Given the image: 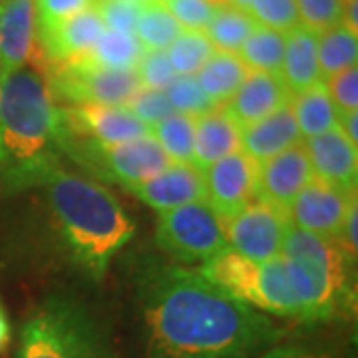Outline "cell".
<instances>
[{
	"mask_svg": "<svg viewBox=\"0 0 358 358\" xmlns=\"http://www.w3.org/2000/svg\"><path fill=\"white\" fill-rule=\"evenodd\" d=\"M140 313L145 358H255L285 334L267 315L185 267L152 271Z\"/></svg>",
	"mask_w": 358,
	"mask_h": 358,
	"instance_id": "1",
	"label": "cell"
},
{
	"mask_svg": "<svg viewBox=\"0 0 358 358\" xmlns=\"http://www.w3.org/2000/svg\"><path fill=\"white\" fill-rule=\"evenodd\" d=\"M62 138L60 108L38 56L6 72L0 88V185L6 192L40 185L58 164Z\"/></svg>",
	"mask_w": 358,
	"mask_h": 358,
	"instance_id": "2",
	"label": "cell"
},
{
	"mask_svg": "<svg viewBox=\"0 0 358 358\" xmlns=\"http://www.w3.org/2000/svg\"><path fill=\"white\" fill-rule=\"evenodd\" d=\"M68 249L92 279H102L114 259L136 235V221L114 193L98 181L52 166L40 181Z\"/></svg>",
	"mask_w": 358,
	"mask_h": 358,
	"instance_id": "3",
	"label": "cell"
},
{
	"mask_svg": "<svg viewBox=\"0 0 358 358\" xmlns=\"http://www.w3.org/2000/svg\"><path fill=\"white\" fill-rule=\"evenodd\" d=\"M197 271L221 291L263 315L303 322L336 319L307 267L293 255L279 253L271 261L257 263L225 249Z\"/></svg>",
	"mask_w": 358,
	"mask_h": 358,
	"instance_id": "4",
	"label": "cell"
},
{
	"mask_svg": "<svg viewBox=\"0 0 358 358\" xmlns=\"http://www.w3.org/2000/svg\"><path fill=\"white\" fill-rule=\"evenodd\" d=\"M16 358H115L108 336L88 308L54 294L20 331Z\"/></svg>",
	"mask_w": 358,
	"mask_h": 358,
	"instance_id": "5",
	"label": "cell"
},
{
	"mask_svg": "<svg viewBox=\"0 0 358 358\" xmlns=\"http://www.w3.org/2000/svg\"><path fill=\"white\" fill-rule=\"evenodd\" d=\"M155 241L183 265L207 263L229 249L223 221L205 203H187L159 213L155 223Z\"/></svg>",
	"mask_w": 358,
	"mask_h": 358,
	"instance_id": "6",
	"label": "cell"
},
{
	"mask_svg": "<svg viewBox=\"0 0 358 358\" xmlns=\"http://www.w3.org/2000/svg\"><path fill=\"white\" fill-rule=\"evenodd\" d=\"M62 152H68L74 159L103 178L124 185L126 189L159 176L173 164L152 134L114 145H100L86 140H62Z\"/></svg>",
	"mask_w": 358,
	"mask_h": 358,
	"instance_id": "7",
	"label": "cell"
},
{
	"mask_svg": "<svg viewBox=\"0 0 358 358\" xmlns=\"http://www.w3.org/2000/svg\"><path fill=\"white\" fill-rule=\"evenodd\" d=\"M54 100H66L72 106H122L141 90L136 70H110L78 58L60 62L48 78Z\"/></svg>",
	"mask_w": 358,
	"mask_h": 358,
	"instance_id": "8",
	"label": "cell"
},
{
	"mask_svg": "<svg viewBox=\"0 0 358 358\" xmlns=\"http://www.w3.org/2000/svg\"><path fill=\"white\" fill-rule=\"evenodd\" d=\"M229 249L257 263L279 257L289 231L287 213L277 207L253 199L235 217L223 221Z\"/></svg>",
	"mask_w": 358,
	"mask_h": 358,
	"instance_id": "9",
	"label": "cell"
},
{
	"mask_svg": "<svg viewBox=\"0 0 358 358\" xmlns=\"http://www.w3.org/2000/svg\"><path fill=\"white\" fill-rule=\"evenodd\" d=\"M60 117L64 131L62 140H86L100 145H114L152 134V129L129 114L124 106H70L60 108Z\"/></svg>",
	"mask_w": 358,
	"mask_h": 358,
	"instance_id": "10",
	"label": "cell"
},
{
	"mask_svg": "<svg viewBox=\"0 0 358 358\" xmlns=\"http://www.w3.org/2000/svg\"><path fill=\"white\" fill-rule=\"evenodd\" d=\"M257 167L241 150L219 159L201 171L205 185V203L221 221L235 217L255 199Z\"/></svg>",
	"mask_w": 358,
	"mask_h": 358,
	"instance_id": "11",
	"label": "cell"
},
{
	"mask_svg": "<svg viewBox=\"0 0 358 358\" xmlns=\"http://www.w3.org/2000/svg\"><path fill=\"white\" fill-rule=\"evenodd\" d=\"M355 199L357 193L341 192L315 178L289 205L287 219L296 229L336 239L346 211Z\"/></svg>",
	"mask_w": 358,
	"mask_h": 358,
	"instance_id": "12",
	"label": "cell"
},
{
	"mask_svg": "<svg viewBox=\"0 0 358 358\" xmlns=\"http://www.w3.org/2000/svg\"><path fill=\"white\" fill-rule=\"evenodd\" d=\"M315 179L303 141L257 167L255 199L287 213L293 199Z\"/></svg>",
	"mask_w": 358,
	"mask_h": 358,
	"instance_id": "13",
	"label": "cell"
},
{
	"mask_svg": "<svg viewBox=\"0 0 358 358\" xmlns=\"http://www.w3.org/2000/svg\"><path fill=\"white\" fill-rule=\"evenodd\" d=\"M315 178L345 193H357L358 148L341 126L303 141Z\"/></svg>",
	"mask_w": 358,
	"mask_h": 358,
	"instance_id": "14",
	"label": "cell"
},
{
	"mask_svg": "<svg viewBox=\"0 0 358 358\" xmlns=\"http://www.w3.org/2000/svg\"><path fill=\"white\" fill-rule=\"evenodd\" d=\"M140 201L150 205L157 213L181 205L205 201V185L201 171L187 164H171L159 176L128 187Z\"/></svg>",
	"mask_w": 358,
	"mask_h": 358,
	"instance_id": "15",
	"label": "cell"
},
{
	"mask_svg": "<svg viewBox=\"0 0 358 358\" xmlns=\"http://www.w3.org/2000/svg\"><path fill=\"white\" fill-rule=\"evenodd\" d=\"M103 32L106 26L94 6L66 18L60 24L36 30L42 50L56 64L90 56Z\"/></svg>",
	"mask_w": 358,
	"mask_h": 358,
	"instance_id": "16",
	"label": "cell"
},
{
	"mask_svg": "<svg viewBox=\"0 0 358 358\" xmlns=\"http://www.w3.org/2000/svg\"><path fill=\"white\" fill-rule=\"evenodd\" d=\"M291 98L293 94L289 92L281 74L249 70L241 88L231 98L225 110L235 120V124L243 129L281 110L282 106H289Z\"/></svg>",
	"mask_w": 358,
	"mask_h": 358,
	"instance_id": "17",
	"label": "cell"
},
{
	"mask_svg": "<svg viewBox=\"0 0 358 358\" xmlns=\"http://www.w3.org/2000/svg\"><path fill=\"white\" fill-rule=\"evenodd\" d=\"M36 58L34 0L0 2V66L10 72Z\"/></svg>",
	"mask_w": 358,
	"mask_h": 358,
	"instance_id": "18",
	"label": "cell"
},
{
	"mask_svg": "<svg viewBox=\"0 0 358 358\" xmlns=\"http://www.w3.org/2000/svg\"><path fill=\"white\" fill-rule=\"evenodd\" d=\"M301 141L291 103L241 129V152L255 164H263Z\"/></svg>",
	"mask_w": 358,
	"mask_h": 358,
	"instance_id": "19",
	"label": "cell"
},
{
	"mask_svg": "<svg viewBox=\"0 0 358 358\" xmlns=\"http://www.w3.org/2000/svg\"><path fill=\"white\" fill-rule=\"evenodd\" d=\"M319 34L303 24L285 32L281 76L291 94H301L322 82L319 68Z\"/></svg>",
	"mask_w": 358,
	"mask_h": 358,
	"instance_id": "20",
	"label": "cell"
},
{
	"mask_svg": "<svg viewBox=\"0 0 358 358\" xmlns=\"http://www.w3.org/2000/svg\"><path fill=\"white\" fill-rule=\"evenodd\" d=\"M239 150L241 128L235 124L225 108H217L209 114L195 117L193 166L199 171Z\"/></svg>",
	"mask_w": 358,
	"mask_h": 358,
	"instance_id": "21",
	"label": "cell"
},
{
	"mask_svg": "<svg viewBox=\"0 0 358 358\" xmlns=\"http://www.w3.org/2000/svg\"><path fill=\"white\" fill-rule=\"evenodd\" d=\"M247 74L249 68L237 54L213 52L211 58L199 68L195 80L199 88L203 90L205 96L217 108H221L231 102V98L241 88Z\"/></svg>",
	"mask_w": 358,
	"mask_h": 358,
	"instance_id": "22",
	"label": "cell"
},
{
	"mask_svg": "<svg viewBox=\"0 0 358 358\" xmlns=\"http://www.w3.org/2000/svg\"><path fill=\"white\" fill-rule=\"evenodd\" d=\"M293 115L301 138H315L341 126V114L331 100L324 82L294 96Z\"/></svg>",
	"mask_w": 358,
	"mask_h": 358,
	"instance_id": "23",
	"label": "cell"
},
{
	"mask_svg": "<svg viewBox=\"0 0 358 358\" xmlns=\"http://www.w3.org/2000/svg\"><path fill=\"white\" fill-rule=\"evenodd\" d=\"M257 26L259 24L249 16L247 10H239L233 6H219L215 8L211 22L205 28L207 30L205 36L213 44V48H217V52L237 54Z\"/></svg>",
	"mask_w": 358,
	"mask_h": 358,
	"instance_id": "24",
	"label": "cell"
},
{
	"mask_svg": "<svg viewBox=\"0 0 358 358\" xmlns=\"http://www.w3.org/2000/svg\"><path fill=\"white\" fill-rule=\"evenodd\" d=\"M319 68L322 82L343 72L346 68L357 66L358 34L350 32L343 24L333 26L319 34Z\"/></svg>",
	"mask_w": 358,
	"mask_h": 358,
	"instance_id": "25",
	"label": "cell"
},
{
	"mask_svg": "<svg viewBox=\"0 0 358 358\" xmlns=\"http://www.w3.org/2000/svg\"><path fill=\"white\" fill-rule=\"evenodd\" d=\"M181 30L183 28L164 6V2L157 0L148 6H141L134 36L138 38L143 50L166 52Z\"/></svg>",
	"mask_w": 358,
	"mask_h": 358,
	"instance_id": "26",
	"label": "cell"
},
{
	"mask_svg": "<svg viewBox=\"0 0 358 358\" xmlns=\"http://www.w3.org/2000/svg\"><path fill=\"white\" fill-rule=\"evenodd\" d=\"M241 60L249 70L281 74L282 52H285V34L265 26H257L251 36L241 46Z\"/></svg>",
	"mask_w": 358,
	"mask_h": 358,
	"instance_id": "27",
	"label": "cell"
},
{
	"mask_svg": "<svg viewBox=\"0 0 358 358\" xmlns=\"http://www.w3.org/2000/svg\"><path fill=\"white\" fill-rule=\"evenodd\" d=\"M154 140L162 145L173 164L193 166V143H195V117L173 114L152 128Z\"/></svg>",
	"mask_w": 358,
	"mask_h": 358,
	"instance_id": "28",
	"label": "cell"
},
{
	"mask_svg": "<svg viewBox=\"0 0 358 358\" xmlns=\"http://www.w3.org/2000/svg\"><path fill=\"white\" fill-rule=\"evenodd\" d=\"M143 54V48L134 34L106 30L102 38L86 56L92 64L110 70H134Z\"/></svg>",
	"mask_w": 358,
	"mask_h": 358,
	"instance_id": "29",
	"label": "cell"
},
{
	"mask_svg": "<svg viewBox=\"0 0 358 358\" xmlns=\"http://www.w3.org/2000/svg\"><path fill=\"white\" fill-rule=\"evenodd\" d=\"M213 52L215 48L205 36V32L181 30L178 38L173 40L171 46L166 50V54L178 76H195L199 72V68L211 58Z\"/></svg>",
	"mask_w": 358,
	"mask_h": 358,
	"instance_id": "30",
	"label": "cell"
},
{
	"mask_svg": "<svg viewBox=\"0 0 358 358\" xmlns=\"http://www.w3.org/2000/svg\"><path fill=\"white\" fill-rule=\"evenodd\" d=\"M166 96L176 114H185L199 117L217 110V106L211 102L199 88L195 76H178L166 88Z\"/></svg>",
	"mask_w": 358,
	"mask_h": 358,
	"instance_id": "31",
	"label": "cell"
},
{
	"mask_svg": "<svg viewBox=\"0 0 358 358\" xmlns=\"http://www.w3.org/2000/svg\"><path fill=\"white\" fill-rule=\"evenodd\" d=\"M247 13L259 26H265L282 34L301 24L294 0H253Z\"/></svg>",
	"mask_w": 358,
	"mask_h": 358,
	"instance_id": "32",
	"label": "cell"
},
{
	"mask_svg": "<svg viewBox=\"0 0 358 358\" xmlns=\"http://www.w3.org/2000/svg\"><path fill=\"white\" fill-rule=\"evenodd\" d=\"M129 114L136 115L140 122H143L148 128L152 129L155 124L164 122L166 117L176 114L171 103L167 100L166 90H138L128 102L122 103Z\"/></svg>",
	"mask_w": 358,
	"mask_h": 358,
	"instance_id": "33",
	"label": "cell"
},
{
	"mask_svg": "<svg viewBox=\"0 0 358 358\" xmlns=\"http://www.w3.org/2000/svg\"><path fill=\"white\" fill-rule=\"evenodd\" d=\"M301 24L313 32H324L343 20V0H294Z\"/></svg>",
	"mask_w": 358,
	"mask_h": 358,
	"instance_id": "34",
	"label": "cell"
},
{
	"mask_svg": "<svg viewBox=\"0 0 358 358\" xmlns=\"http://www.w3.org/2000/svg\"><path fill=\"white\" fill-rule=\"evenodd\" d=\"M134 70L140 78L141 88L148 90H166L178 78L176 70L169 64L166 52L143 50Z\"/></svg>",
	"mask_w": 358,
	"mask_h": 358,
	"instance_id": "35",
	"label": "cell"
},
{
	"mask_svg": "<svg viewBox=\"0 0 358 358\" xmlns=\"http://www.w3.org/2000/svg\"><path fill=\"white\" fill-rule=\"evenodd\" d=\"M327 92L336 106L338 114H352L358 112V68H346L333 78L324 80Z\"/></svg>",
	"mask_w": 358,
	"mask_h": 358,
	"instance_id": "36",
	"label": "cell"
},
{
	"mask_svg": "<svg viewBox=\"0 0 358 358\" xmlns=\"http://www.w3.org/2000/svg\"><path fill=\"white\" fill-rule=\"evenodd\" d=\"M183 30H201L211 22L215 6L207 0H162Z\"/></svg>",
	"mask_w": 358,
	"mask_h": 358,
	"instance_id": "37",
	"label": "cell"
},
{
	"mask_svg": "<svg viewBox=\"0 0 358 358\" xmlns=\"http://www.w3.org/2000/svg\"><path fill=\"white\" fill-rule=\"evenodd\" d=\"M94 8L100 14L106 30L124 32V34H134L141 10L140 6L124 0H96Z\"/></svg>",
	"mask_w": 358,
	"mask_h": 358,
	"instance_id": "38",
	"label": "cell"
},
{
	"mask_svg": "<svg viewBox=\"0 0 358 358\" xmlns=\"http://www.w3.org/2000/svg\"><path fill=\"white\" fill-rule=\"evenodd\" d=\"M96 0H34L36 8V30L64 22L66 18L92 8Z\"/></svg>",
	"mask_w": 358,
	"mask_h": 358,
	"instance_id": "39",
	"label": "cell"
},
{
	"mask_svg": "<svg viewBox=\"0 0 358 358\" xmlns=\"http://www.w3.org/2000/svg\"><path fill=\"white\" fill-rule=\"evenodd\" d=\"M259 358H334L333 352L315 345L291 343V345H275L265 350Z\"/></svg>",
	"mask_w": 358,
	"mask_h": 358,
	"instance_id": "40",
	"label": "cell"
},
{
	"mask_svg": "<svg viewBox=\"0 0 358 358\" xmlns=\"http://www.w3.org/2000/svg\"><path fill=\"white\" fill-rule=\"evenodd\" d=\"M357 225H358V205L357 199L350 203L348 207V211H346L345 221H343V225H341V231H338V235H336V243L341 245L343 249H345L348 255L352 257V259H357Z\"/></svg>",
	"mask_w": 358,
	"mask_h": 358,
	"instance_id": "41",
	"label": "cell"
},
{
	"mask_svg": "<svg viewBox=\"0 0 358 358\" xmlns=\"http://www.w3.org/2000/svg\"><path fill=\"white\" fill-rule=\"evenodd\" d=\"M341 129H343V134H345L346 138H348V141L357 145L358 143V112L341 115Z\"/></svg>",
	"mask_w": 358,
	"mask_h": 358,
	"instance_id": "42",
	"label": "cell"
},
{
	"mask_svg": "<svg viewBox=\"0 0 358 358\" xmlns=\"http://www.w3.org/2000/svg\"><path fill=\"white\" fill-rule=\"evenodd\" d=\"M341 24L348 28L350 32L358 34V0H352V2H345L343 6V20Z\"/></svg>",
	"mask_w": 358,
	"mask_h": 358,
	"instance_id": "43",
	"label": "cell"
},
{
	"mask_svg": "<svg viewBox=\"0 0 358 358\" xmlns=\"http://www.w3.org/2000/svg\"><path fill=\"white\" fill-rule=\"evenodd\" d=\"M13 338V331H10V322H8V317H6V310L0 303V350H4L8 343Z\"/></svg>",
	"mask_w": 358,
	"mask_h": 358,
	"instance_id": "44",
	"label": "cell"
},
{
	"mask_svg": "<svg viewBox=\"0 0 358 358\" xmlns=\"http://www.w3.org/2000/svg\"><path fill=\"white\" fill-rule=\"evenodd\" d=\"M251 2H253V0H229V6L239 8V10H247V8L251 6Z\"/></svg>",
	"mask_w": 358,
	"mask_h": 358,
	"instance_id": "45",
	"label": "cell"
},
{
	"mask_svg": "<svg viewBox=\"0 0 358 358\" xmlns=\"http://www.w3.org/2000/svg\"><path fill=\"white\" fill-rule=\"evenodd\" d=\"M124 2H129V4H136V6H148L152 2H157V0H124Z\"/></svg>",
	"mask_w": 358,
	"mask_h": 358,
	"instance_id": "46",
	"label": "cell"
},
{
	"mask_svg": "<svg viewBox=\"0 0 358 358\" xmlns=\"http://www.w3.org/2000/svg\"><path fill=\"white\" fill-rule=\"evenodd\" d=\"M209 4H213L215 8H219V6H229V0H207Z\"/></svg>",
	"mask_w": 358,
	"mask_h": 358,
	"instance_id": "47",
	"label": "cell"
},
{
	"mask_svg": "<svg viewBox=\"0 0 358 358\" xmlns=\"http://www.w3.org/2000/svg\"><path fill=\"white\" fill-rule=\"evenodd\" d=\"M4 76H6V70L0 66V88H2V80H4Z\"/></svg>",
	"mask_w": 358,
	"mask_h": 358,
	"instance_id": "48",
	"label": "cell"
},
{
	"mask_svg": "<svg viewBox=\"0 0 358 358\" xmlns=\"http://www.w3.org/2000/svg\"><path fill=\"white\" fill-rule=\"evenodd\" d=\"M345 2H352V0H343V4H345Z\"/></svg>",
	"mask_w": 358,
	"mask_h": 358,
	"instance_id": "49",
	"label": "cell"
},
{
	"mask_svg": "<svg viewBox=\"0 0 358 358\" xmlns=\"http://www.w3.org/2000/svg\"><path fill=\"white\" fill-rule=\"evenodd\" d=\"M0 2H4V0H0Z\"/></svg>",
	"mask_w": 358,
	"mask_h": 358,
	"instance_id": "50",
	"label": "cell"
}]
</instances>
